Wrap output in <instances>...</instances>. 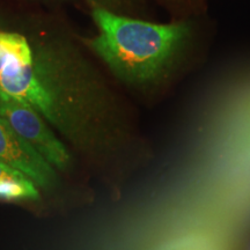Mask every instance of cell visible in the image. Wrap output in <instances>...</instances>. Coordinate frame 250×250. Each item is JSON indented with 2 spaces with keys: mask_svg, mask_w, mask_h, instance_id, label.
<instances>
[{
  "mask_svg": "<svg viewBox=\"0 0 250 250\" xmlns=\"http://www.w3.org/2000/svg\"><path fill=\"white\" fill-rule=\"evenodd\" d=\"M92 17L99 34L88 45L116 76L130 85L160 83L176 67L191 43L190 20L153 23L123 17L95 5Z\"/></svg>",
  "mask_w": 250,
  "mask_h": 250,
  "instance_id": "cell-1",
  "label": "cell"
},
{
  "mask_svg": "<svg viewBox=\"0 0 250 250\" xmlns=\"http://www.w3.org/2000/svg\"><path fill=\"white\" fill-rule=\"evenodd\" d=\"M0 116L50 165L58 169L67 167L71 160L67 149L30 104L0 89Z\"/></svg>",
  "mask_w": 250,
  "mask_h": 250,
  "instance_id": "cell-2",
  "label": "cell"
},
{
  "mask_svg": "<svg viewBox=\"0 0 250 250\" xmlns=\"http://www.w3.org/2000/svg\"><path fill=\"white\" fill-rule=\"evenodd\" d=\"M0 161L20 170L39 188L57 182L55 167L0 116Z\"/></svg>",
  "mask_w": 250,
  "mask_h": 250,
  "instance_id": "cell-3",
  "label": "cell"
},
{
  "mask_svg": "<svg viewBox=\"0 0 250 250\" xmlns=\"http://www.w3.org/2000/svg\"><path fill=\"white\" fill-rule=\"evenodd\" d=\"M39 198V187L29 177L20 176L0 182V199L2 201H35Z\"/></svg>",
  "mask_w": 250,
  "mask_h": 250,
  "instance_id": "cell-4",
  "label": "cell"
},
{
  "mask_svg": "<svg viewBox=\"0 0 250 250\" xmlns=\"http://www.w3.org/2000/svg\"><path fill=\"white\" fill-rule=\"evenodd\" d=\"M20 176H26L23 173H21L20 170L15 169V168L11 167L5 162L0 161V182L4 180L8 179H14V177H20Z\"/></svg>",
  "mask_w": 250,
  "mask_h": 250,
  "instance_id": "cell-5",
  "label": "cell"
},
{
  "mask_svg": "<svg viewBox=\"0 0 250 250\" xmlns=\"http://www.w3.org/2000/svg\"><path fill=\"white\" fill-rule=\"evenodd\" d=\"M94 1H95V5L109 9V7H117V6L122 5L124 0H94Z\"/></svg>",
  "mask_w": 250,
  "mask_h": 250,
  "instance_id": "cell-6",
  "label": "cell"
},
{
  "mask_svg": "<svg viewBox=\"0 0 250 250\" xmlns=\"http://www.w3.org/2000/svg\"><path fill=\"white\" fill-rule=\"evenodd\" d=\"M4 58H5V48L2 44L1 37H0V71H1L2 64H4Z\"/></svg>",
  "mask_w": 250,
  "mask_h": 250,
  "instance_id": "cell-7",
  "label": "cell"
},
{
  "mask_svg": "<svg viewBox=\"0 0 250 250\" xmlns=\"http://www.w3.org/2000/svg\"><path fill=\"white\" fill-rule=\"evenodd\" d=\"M175 1H176V0H175Z\"/></svg>",
  "mask_w": 250,
  "mask_h": 250,
  "instance_id": "cell-8",
  "label": "cell"
}]
</instances>
